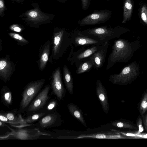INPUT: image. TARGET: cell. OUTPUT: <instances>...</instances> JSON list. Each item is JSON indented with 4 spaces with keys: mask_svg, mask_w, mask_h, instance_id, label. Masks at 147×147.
<instances>
[{
    "mask_svg": "<svg viewBox=\"0 0 147 147\" xmlns=\"http://www.w3.org/2000/svg\"><path fill=\"white\" fill-rule=\"evenodd\" d=\"M140 47V42L138 40L130 42L127 40L120 39L115 41L108 58L106 69H110L117 62H128Z\"/></svg>",
    "mask_w": 147,
    "mask_h": 147,
    "instance_id": "obj_1",
    "label": "cell"
},
{
    "mask_svg": "<svg viewBox=\"0 0 147 147\" xmlns=\"http://www.w3.org/2000/svg\"><path fill=\"white\" fill-rule=\"evenodd\" d=\"M52 43V53L49 58L51 63L61 57L72 44L70 32L65 28H55L53 30Z\"/></svg>",
    "mask_w": 147,
    "mask_h": 147,
    "instance_id": "obj_2",
    "label": "cell"
},
{
    "mask_svg": "<svg viewBox=\"0 0 147 147\" xmlns=\"http://www.w3.org/2000/svg\"><path fill=\"white\" fill-rule=\"evenodd\" d=\"M128 31L125 28L118 26L114 28L107 26L89 28L80 31L82 34L96 40L102 44L117 37Z\"/></svg>",
    "mask_w": 147,
    "mask_h": 147,
    "instance_id": "obj_3",
    "label": "cell"
},
{
    "mask_svg": "<svg viewBox=\"0 0 147 147\" xmlns=\"http://www.w3.org/2000/svg\"><path fill=\"white\" fill-rule=\"evenodd\" d=\"M33 9L26 11L19 18L29 26L38 28L42 24H48L54 19L55 15L43 12L37 3H32Z\"/></svg>",
    "mask_w": 147,
    "mask_h": 147,
    "instance_id": "obj_4",
    "label": "cell"
},
{
    "mask_svg": "<svg viewBox=\"0 0 147 147\" xmlns=\"http://www.w3.org/2000/svg\"><path fill=\"white\" fill-rule=\"evenodd\" d=\"M140 68L136 61L124 67L118 74L111 75L109 80L114 84L125 85L131 83L139 76Z\"/></svg>",
    "mask_w": 147,
    "mask_h": 147,
    "instance_id": "obj_5",
    "label": "cell"
},
{
    "mask_svg": "<svg viewBox=\"0 0 147 147\" xmlns=\"http://www.w3.org/2000/svg\"><path fill=\"white\" fill-rule=\"evenodd\" d=\"M7 126L10 129V132L4 135L1 136V140L10 138L21 140H34L38 138L42 135H50L36 128L28 129L20 128L17 129H14Z\"/></svg>",
    "mask_w": 147,
    "mask_h": 147,
    "instance_id": "obj_6",
    "label": "cell"
},
{
    "mask_svg": "<svg viewBox=\"0 0 147 147\" xmlns=\"http://www.w3.org/2000/svg\"><path fill=\"white\" fill-rule=\"evenodd\" d=\"M101 45H94L87 48L83 47L74 52L73 46L71 44L67 61L71 65L75 64L77 67L81 62L91 56L100 47Z\"/></svg>",
    "mask_w": 147,
    "mask_h": 147,
    "instance_id": "obj_7",
    "label": "cell"
},
{
    "mask_svg": "<svg viewBox=\"0 0 147 147\" xmlns=\"http://www.w3.org/2000/svg\"><path fill=\"white\" fill-rule=\"evenodd\" d=\"M45 79L30 82L26 86L22 94L20 108H26L40 90L45 83Z\"/></svg>",
    "mask_w": 147,
    "mask_h": 147,
    "instance_id": "obj_8",
    "label": "cell"
},
{
    "mask_svg": "<svg viewBox=\"0 0 147 147\" xmlns=\"http://www.w3.org/2000/svg\"><path fill=\"white\" fill-rule=\"evenodd\" d=\"M111 15V12L109 10L95 11L92 13L79 20L77 23L81 26L98 24L108 20Z\"/></svg>",
    "mask_w": 147,
    "mask_h": 147,
    "instance_id": "obj_9",
    "label": "cell"
},
{
    "mask_svg": "<svg viewBox=\"0 0 147 147\" xmlns=\"http://www.w3.org/2000/svg\"><path fill=\"white\" fill-rule=\"evenodd\" d=\"M70 33L71 43L76 47L102 44L96 40L82 34L78 29H74Z\"/></svg>",
    "mask_w": 147,
    "mask_h": 147,
    "instance_id": "obj_10",
    "label": "cell"
},
{
    "mask_svg": "<svg viewBox=\"0 0 147 147\" xmlns=\"http://www.w3.org/2000/svg\"><path fill=\"white\" fill-rule=\"evenodd\" d=\"M16 65L10 60L9 56L6 55L0 60V78L4 82L9 80L15 70Z\"/></svg>",
    "mask_w": 147,
    "mask_h": 147,
    "instance_id": "obj_11",
    "label": "cell"
},
{
    "mask_svg": "<svg viewBox=\"0 0 147 147\" xmlns=\"http://www.w3.org/2000/svg\"><path fill=\"white\" fill-rule=\"evenodd\" d=\"M109 44V41H107L102 44L95 52L88 58L92 61L95 69L98 70L103 66Z\"/></svg>",
    "mask_w": 147,
    "mask_h": 147,
    "instance_id": "obj_12",
    "label": "cell"
},
{
    "mask_svg": "<svg viewBox=\"0 0 147 147\" xmlns=\"http://www.w3.org/2000/svg\"><path fill=\"white\" fill-rule=\"evenodd\" d=\"M59 67H57L53 73L51 82L52 88L54 94L59 100H61L64 96L65 90L61 78Z\"/></svg>",
    "mask_w": 147,
    "mask_h": 147,
    "instance_id": "obj_13",
    "label": "cell"
},
{
    "mask_svg": "<svg viewBox=\"0 0 147 147\" xmlns=\"http://www.w3.org/2000/svg\"><path fill=\"white\" fill-rule=\"evenodd\" d=\"M50 88L49 85L45 87L30 105L28 108L29 111L35 112L43 107L49 99Z\"/></svg>",
    "mask_w": 147,
    "mask_h": 147,
    "instance_id": "obj_14",
    "label": "cell"
},
{
    "mask_svg": "<svg viewBox=\"0 0 147 147\" xmlns=\"http://www.w3.org/2000/svg\"><path fill=\"white\" fill-rule=\"evenodd\" d=\"M96 91L103 110L105 113H107L109 106L107 94L105 87L99 80H97L96 82Z\"/></svg>",
    "mask_w": 147,
    "mask_h": 147,
    "instance_id": "obj_15",
    "label": "cell"
},
{
    "mask_svg": "<svg viewBox=\"0 0 147 147\" xmlns=\"http://www.w3.org/2000/svg\"><path fill=\"white\" fill-rule=\"evenodd\" d=\"M50 46V41L48 40L40 49L38 63L39 69L40 71H42L45 69L49 60Z\"/></svg>",
    "mask_w": 147,
    "mask_h": 147,
    "instance_id": "obj_16",
    "label": "cell"
},
{
    "mask_svg": "<svg viewBox=\"0 0 147 147\" xmlns=\"http://www.w3.org/2000/svg\"><path fill=\"white\" fill-rule=\"evenodd\" d=\"M128 138L116 132L112 133L110 132H104L98 134L80 135L76 138H95L102 139H124Z\"/></svg>",
    "mask_w": 147,
    "mask_h": 147,
    "instance_id": "obj_17",
    "label": "cell"
},
{
    "mask_svg": "<svg viewBox=\"0 0 147 147\" xmlns=\"http://www.w3.org/2000/svg\"><path fill=\"white\" fill-rule=\"evenodd\" d=\"M63 77L68 91L70 94H72L73 91V78L70 70L66 65L63 67Z\"/></svg>",
    "mask_w": 147,
    "mask_h": 147,
    "instance_id": "obj_18",
    "label": "cell"
},
{
    "mask_svg": "<svg viewBox=\"0 0 147 147\" xmlns=\"http://www.w3.org/2000/svg\"><path fill=\"white\" fill-rule=\"evenodd\" d=\"M123 20L122 23H125L129 21L131 18L133 8L131 0H125L123 4Z\"/></svg>",
    "mask_w": 147,
    "mask_h": 147,
    "instance_id": "obj_19",
    "label": "cell"
},
{
    "mask_svg": "<svg viewBox=\"0 0 147 147\" xmlns=\"http://www.w3.org/2000/svg\"><path fill=\"white\" fill-rule=\"evenodd\" d=\"M57 115L55 113L49 114L42 118L39 122L40 126L42 128H47L53 125L56 122Z\"/></svg>",
    "mask_w": 147,
    "mask_h": 147,
    "instance_id": "obj_20",
    "label": "cell"
},
{
    "mask_svg": "<svg viewBox=\"0 0 147 147\" xmlns=\"http://www.w3.org/2000/svg\"><path fill=\"white\" fill-rule=\"evenodd\" d=\"M76 67V73L80 74L88 71L93 68V64L92 61L88 58L80 63Z\"/></svg>",
    "mask_w": 147,
    "mask_h": 147,
    "instance_id": "obj_21",
    "label": "cell"
},
{
    "mask_svg": "<svg viewBox=\"0 0 147 147\" xmlns=\"http://www.w3.org/2000/svg\"><path fill=\"white\" fill-rule=\"evenodd\" d=\"M68 107L70 113L86 127V125L81 111L75 105L73 104L68 105Z\"/></svg>",
    "mask_w": 147,
    "mask_h": 147,
    "instance_id": "obj_22",
    "label": "cell"
},
{
    "mask_svg": "<svg viewBox=\"0 0 147 147\" xmlns=\"http://www.w3.org/2000/svg\"><path fill=\"white\" fill-rule=\"evenodd\" d=\"M1 97L3 102L6 105H10L12 102L11 92L6 86L3 87L1 90Z\"/></svg>",
    "mask_w": 147,
    "mask_h": 147,
    "instance_id": "obj_23",
    "label": "cell"
},
{
    "mask_svg": "<svg viewBox=\"0 0 147 147\" xmlns=\"http://www.w3.org/2000/svg\"><path fill=\"white\" fill-rule=\"evenodd\" d=\"M9 36L15 40L18 45H23L29 43V42L21 35L15 32H9L8 33Z\"/></svg>",
    "mask_w": 147,
    "mask_h": 147,
    "instance_id": "obj_24",
    "label": "cell"
},
{
    "mask_svg": "<svg viewBox=\"0 0 147 147\" xmlns=\"http://www.w3.org/2000/svg\"><path fill=\"white\" fill-rule=\"evenodd\" d=\"M112 125L114 126L123 128L137 129V128L131 124L123 121H117L113 123Z\"/></svg>",
    "mask_w": 147,
    "mask_h": 147,
    "instance_id": "obj_25",
    "label": "cell"
},
{
    "mask_svg": "<svg viewBox=\"0 0 147 147\" xmlns=\"http://www.w3.org/2000/svg\"><path fill=\"white\" fill-rule=\"evenodd\" d=\"M147 111V92L144 94L141 102L140 112L143 117L144 114Z\"/></svg>",
    "mask_w": 147,
    "mask_h": 147,
    "instance_id": "obj_26",
    "label": "cell"
},
{
    "mask_svg": "<svg viewBox=\"0 0 147 147\" xmlns=\"http://www.w3.org/2000/svg\"><path fill=\"white\" fill-rule=\"evenodd\" d=\"M140 16L143 23L147 25V5H143L140 9Z\"/></svg>",
    "mask_w": 147,
    "mask_h": 147,
    "instance_id": "obj_27",
    "label": "cell"
},
{
    "mask_svg": "<svg viewBox=\"0 0 147 147\" xmlns=\"http://www.w3.org/2000/svg\"><path fill=\"white\" fill-rule=\"evenodd\" d=\"M45 114V113H43L34 114L25 119V122L28 123H32L39 119Z\"/></svg>",
    "mask_w": 147,
    "mask_h": 147,
    "instance_id": "obj_28",
    "label": "cell"
},
{
    "mask_svg": "<svg viewBox=\"0 0 147 147\" xmlns=\"http://www.w3.org/2000/svg\"><path fill=\"white\" fill-rule=\"evenodd\" d=\"M9 28L11 30L17 32H21L25 29L24 26L16 24L11 25Z\"/></svg>",
    "mask_w": 147,
    "mask_h": 147,
    "instance_id": "obj_29",
    "label": "cell"
},
{
    "mask_svg": "<svg viewBox=\"0 0 147 147\" xmlns=\"http://www.w3.org/2000/svg\"><path fill=\"white\" fill-rule=\"evenodd\" d=\"M137 126L138 127V131L135 133L136 134H139L141 133L144 131V128L142 125V120L140 117L139 116L137 121Z\"/></svg>",
    "mask_w": 147,
    "mask_h": 147,
    "instance_id": "obj_30",
    "label": "cell"
},
{
    "mask_svg": "<svg viewBox=\"0 0 147 147\" xmlns=\"http://www.w3.org/2000/svg\"><path fill=\"white\" fill-rule=\"evenodd\" d=\"M7 9L4 0H0V17H2L4 16V12Z\"/></svg>",
    "mask_w": 147,
    "mask_h": 147,
    "instance_id": "obj_31",
    "label": "cell"
},
{
    "mask_svg": "<svg viewBox=\"0 0 147 147\" xmlns=\"http://www.w3.org/2000/svg\"><path fill=\"white\" fill-rule=\"evenodd\" d=\"M82 7L83 10H86L89 7L90 3V0H81Z\"/></svg>",
    "mask_w": 147,
    "mask_h": 147,
    "instance_id": "obj_32",
    "label": "cell"
},
{
    "mask_svg": "<svg viewBox=\"0 0 147 147\" xmlns=\"http://www.w3.org/2000/svg\"><path fill=\"white\" fill-rule=\"evenodd\" d=\"M56 102L55 101H53L51 102L48 105L47 107V109L49 110H50L53 109L56 106Z\"/></svg>",
    "mask_w": 147,
    "mask_h": 147,
    "instance_id": "obj_33",
    "label": "cell"
},
{
    "mask_svg": "<svg viewBox=\"0 0 147 147\" xmlns=\"http://www.w3.org/2000/svg\"><path fill=\"white\" fill-rule=\"evenodd\" d=\"M134 138H147V133H141L136 134L135 133Z\"/></svg>",
    "mask_w": 147,
    "mask_h": 147,
    "instance_id": "obj_34",
    "label": "cell"
},
{
    "mask_svg": "<svg viewBox=\"0 0 147 147\" xmlns=\"http://www.w3.org/2000/svg\"><path fill=\"white\" fill-rule=\"evenodd\" d=\"M144 123L145 129L147 131V114L145 116L144 119Z\"/></svg>",
    "mask_w": 147,
    "mask_h": 147,
    "instance_id": "obj_35",
    "label": "cell"
},
{
    "mask_svg": "<svg viewBox=\"0 0 147 147\" xmlns=\"http://www.w3.org/2000/svg\"><path fill=\"white\" fill-rule=\"evenodd\" d=\"M25 0H14V1L18 3H22Z\"/></svg>",
    "mask_w": 147,
    "mask_h": 147,
    "instance_id": "obj_36",
    "label": "cell"
},
{
    "mask_svg": "<svg viewBox=\"0 0 147 147\" xmlns=\"http://www.w3.org/2000/svg\"><path fill=\"white\" fill-rule=\"evenodd\" d=\"M59 2L64 3H65L67 0H56Z\"/></svg>",
    "mask_w": 147,
    "mask_h": 147,
    "instance_id": "obj_37",
    "label": "cell"
},
{
    "mask_svg": "<svg viewBox=\"0 0 147 147\" xmlns=\"http://www.w3.org/2000/svg\"><path fill=\"white\" fill-rule=\"evenodd\" d=\"M12 1H14V0H11Z\"/></svg>",
    "mask_w": 147,
    "mask_h": 147,
    "instance_id": "obj_38",
    "label": "cell"
}]
</instances>
